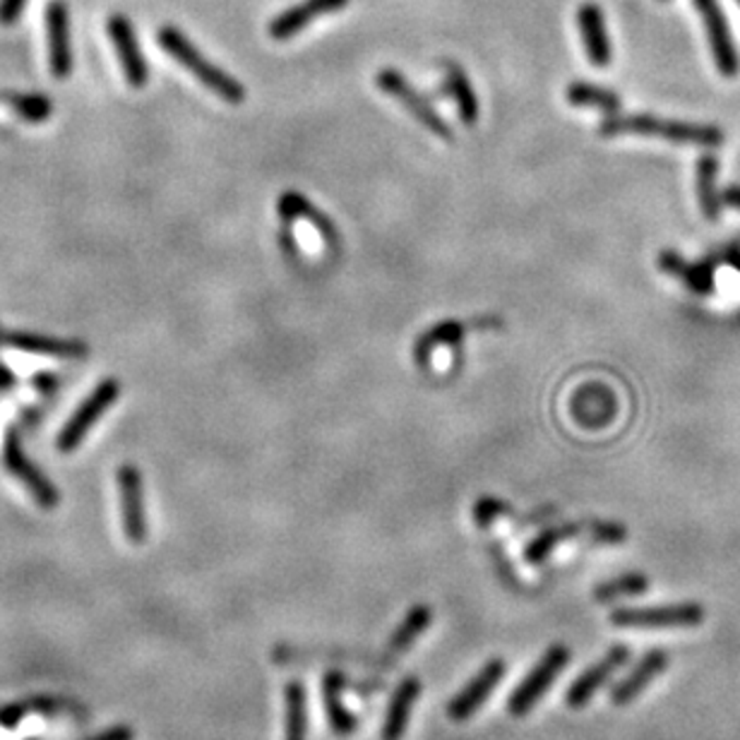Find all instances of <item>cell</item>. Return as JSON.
<instances>
[{
	"label": "cell",
	"mask_w": 740,
	"mask_h": 740,
	"mask_svg": "<svg viewBox=\"0 0 740 740\" xmlns=\"http://www.w3.org/2000/svg\"><path fill=\"white\" fill-rule=\"evenodd\" d=\"M601 138H620V135H642L673 142V145H692V147H721L724 133L714 126L697 123H680L666 121L647 114L635 116H608L599 126Z\"/></svg>",
	"instance_id": "6da1fadb"
},
{
	"label": "cell",
	"mask_w": 740,
	"mask_h": 740,
	"mask_svg": "<svg viewBox=\"0 0 740 740\" xmlns=\"http://www.w3.org/2000/svg\"><path fill=\"white\" fill-rule=\"evenodd\" d=\"M157 41L178 65L186 68L188 73L193 75L202 87H207L212 94H217L219 99L229 102V104H243L246 102V87L241 85V82H238L234 75L224 73L222 68L210 63L207 58L195 49V44L190 41L181 29L162 27L157 32Z\"/></svg>",
	"instance_id": "7a4b0ae2"
},
{
	"label": "cell",
	"mask_w": 740,
	"mask_h": 740,
	"mask_svg": "<svg viewBox=\"0 0 740 740\" xmlns=\"http://www.w3.org/2000/svg\"><path fill=\"white\" fill-rule=\"evenodd\" d=\"M568 664H570V649L565 647V644H553V647H548L541 659L536 661V666L527 673V678H524L522 683L512 690V695L508 700V712L515 716V719L527 716L536 704L541 702L546 692L551 690L556 678Z\"/></svg>",
	"instance_id": "3957f363"
},
{
	"label": "cell",
	"mask_w": 740,
	"mask_h": 740,
	"mask_svg": "<svg viewBox=\"0 0 740 740\" xmlns=\"http://www.w3.org/2000/svg\"><path fill=\"white\" fill-rule=\"evenodd\" d=\"M118 397H121V383H118L116 378L102 380V383L89 392V397L82 402L73 411V416L65 421L63 431L56 438V450L63 452V455L75 452L82 445V440H85L87 433L92 431V426L109 411V407Z\"/></svg>",
	"instance_id": "277c9868"
},
{
	"label": "cell",
	"mask_w": 740,
	"mask_h": 740,
	"mask_svg": "<svg viewBox=\"0 0 740 740\" xmlns=\"http://www.w3.org/2000/svg\"><path fill=\"white\" fill-rule=\"evenodd\" d=\"M3 467L8 469L10 476H15V479L27 488L29 496L34 498V503H37L41 510H56L58 503H61V493H58V488L51 484L49 476H46L37 464L27 457V452L25 447H22V440L15 428H8L3 435Z\"/></svg>",
	"instance_id": "5b68a950"
},
{
	"label": "cell",
	"mask_w": 740,
	"mask_h": 740,
	"mask_svg": "<svg viewBox=\"0 0 740 740\" xmlns=\"http://www.w3.org/2000/svg\"><path fill=\"white\" fill-rule=\"evenodd\" d=\"M611 623L616 628H630V630L700 628L704 623V608L700 604L618 608V611L611 613Z\"/></svg>",
	"instance_id": "8992f818"
},
{
	"label": "cell",
	"mask_w": 740,
	"mask_h": 740,
	"mask_svg": "<svg viewBox=\"0 0 740 740\" xmlns=\"http://www.w3.org/2000/svg\"><path fill=\"white\" fill-rule=\"evenodd\" d=\"M375 85L380 92H385L387 97L397 99L426 130H431V133L438 135L440 140L452 142V128L447 126L445 118L433 109V104L428 102L423 94H419L409 85V80L404 77L399 70L395 68L380 70L375 77Z\"/></svg>",
	"instance_id": "52a82bcc"
},
{
	"label": "cell",
	"mask_w": 740,
	"mask_h": 740,
	"mask_svg": "<svg viewBox=\"0 0 740 740\" xmlns=\"http://www.w3.org/2000/svg\"><path fill=\"white\" fill-rule=\"evenodd\" d=\"M116 486L121 496L123 532L133 546L147 541V508H145V481L135 464H121L116 469Z\"/></svg>",
	"instance_id": "ba28073f"
},
{
	"label": "cell",
	"mask_w": 740,
	"mask_h": 740,
	"mask_svg": "<svg viewBox=\"0 0 740 740\" xmlns=\"http://www.w3.org/2000/svg\"><path fill=\"white\" fill-rule=\"evenodd\" d=\"M508 673V664L503 659H491V661H486L481 668H479V673H476L467 685H464L455 697H452L447 702V716L452 721H469L472 716L479 712L484 704L491 700L493 695V690L500 685V680L505 678Z\"/></svg>",
	"instance_id": "9c48e42d"
},
{
	"label": "cell",
	"mask_w": 740,
	"mask_h": 740,
	"mask_svg": "<svg viewBox=\"0 0 740 740\" xmlns=\"http://www.w3.org/2000/svg\"><path fill=\"white\" fill-rule=\"evenodd\" d=\"M697 8V13L702 15L704 29H707V39H709V49L714 56L716 70L724 77H736L740 70L738 61V51L731 37V29H728V22L724 15V8L719 0H692Z\"/></svg>",
	"instance_id": "30bf717a"
},
{
	"label": "cell",
	"mask_w": 740,
	"mask_h": 740,
	"mask_svg": "<svg viewBox=\"0 0 740 740\" xmlns=\"http://www.w3.org/2000/svg\"><path fill=\"white\" fill-rule=\"evenodd\" d=\"M630 659V649L625 644H616L613 649H608L599 661L594 666H589L587 671H584L575 683L568 688V695H565V704L570 709H582L587 707V704L594 700L596 692H599L611 676H616V671H620Z\"/></svg>",
	"instance_id": "8fae6325"
},
{
	"label": "cell",
	"mask_w": 740,
	"mask_h": 740,
	"mask_svg": "<svg viewBox=\"0 0 740 740\" xmlns=\"http://www.w3.org/2000/svg\"><path fill=\"white\" fill-rule=\"evenodd\" d=\"M109 37H111L118 61H121L128 85L135 87V89L145 87L147 80H150V68H147L145 56H142V49L138 44V37H135V29L128 22V17L114 15L109 20Z\"/></svg>",
	"instance_id": "7c38bea8"
},
{
	"label": "cell",
	"mask_w": 740,
	"mask_h": 740,
	"mask_svg": "<svg viewBox=\"0 0 740 740\" xmlns=\"http://www.w3.org/2000/svg\"><path fill=\"white\" fill-rule=\"evenodd\" d=\"M46 37H49L51 73L58 80H65L73 70V46H70V17L63 0H51L46 8Z\"/></svg>",
	"instance_id": "4fadbf2b"
},
{
	"label": "cell",
	"mask_w": 740,
	"mask_h": 740,
	"mask_svg": "<svg viewBox=\"0 0 740 740\" xmlns=\"http://www.w3.org/2000/svg\"><path fill=\"white\" fill-rule=\"evenodd\" d=\"M349 5V0H303L301 5L284 10L279 17H274L270 22V37L274 41H286L301 34L310 22H315L322 15H332L339 13Z\"/></svg>",
	"instance_id": "5bb4252c"
},
{
	"label": "cell",
	"mask_w": 740,
	"mask_h": 740,
	"mask_svg": "<svg viewBox=\"0 0 740 740\" xmlns=\"http://www.w3.org/2000/svg\"><path fill=\"white\" fill-rule=\"evenodd\" d=\"M421 695V680L416 676H407L399 680V685L390 695L383 728H380V738L383 740H402L407 736V728L411 721V712Z\"/></svg>",
	"instance_id": "9a60e30c"
},
{
	"label": "cell",
	"mask_w": 740,
	"mask_h": 740,
	"mask_svg": "<svg viewBox=\"0 0 740 740\" xmlns=\"http://www.w3.org/2000/svg\"><path fill=\"white\" fill-rule=\"evenodd\" d=\"M488 325H500L498 320L491 318H481V320H474V322H464V320H443L438 322V325L428 327L419 339L414 344V361L419 366H426L431 361V356L440 346H455L459 344L474 327H488Z\"/></svg>",
	"instance_id": "2e32d148"
},
{
	"label": "cell",
	"mask_w": 740,
	"mask_h": 740,
	"mask_svg": "<svg viewBox=\"0 0 740 740\" xmlns=\"http://www.w3.org/2000/svg\"><path fill=\"white\" fill-rule=\"evenodd\" d=\"M279 217L284 224H294V222H308L315 226V231L322 236V241L327 246H337L339 243V231L337 224H334L325 212L318 210L313 202H310L306 195L298 193V190H286L282 193L277 202Z\"/></svg>",
	"instance_id": "e0dca14e"
},
{
	"label": "cell",
	"mask_w": 740,
	"mask_h": 740,
	"mask_svg": "<svg viewBox=\"0 0 740 740\" xmlns=\"http://www.w3.org/2000/svg\"><path fill=\"white\" fill-rule=\"evenodd\" d=\"M577 27L587 51L589 63L594 68L611 65V41H608L604 10L596 3H582L577 10Z\"/></svg>",
	"instance_id": "ac0fdd59"
},
{
	"label": "cell",
	"mask_w": 740,
	"mask_h": 740,
	"mask_svg": "<svg viewBox=\"0 0 740 740\" xmlns=\"http://www.w3.org/2000/svg\"><path fill=\"white\" fill-rule=\"evenodd\" d=\"M668 666V654L664 649H652L642 661L632 668L630 676H625L611 692V702L616 707H628L635 702L644 690H647L656 678H659Z\"/></svg>",
	"instance_id": "d6986e66"
},
{
	"label": "cell",
	"mask_w": 740,
	"mask_h": 740,
	"mask_svg": "<svg viewBox=\"0 0 740 740\" xmlns=\"http://www.w3.org/2000/svg\"><path fill=\"white\" fill-rule=\"evenodd\" d=\"M3 342L15 351L51 356V358H68V361H77V358L87 356V344L77 342V339H56V337H41V334L13 332V334H5Z\"/></svg>",
	"instance_id": "ffe728a7"
},
{
	"label": "cell",
	"mask_w": 740,
	"mask_h": 740,
	"mask_svg": "<svg viewBox=\"0 0 740 740\" xmlns=\"http://www.w3.org/2000/svg\"><path fill=\"white\" fill-rule=\"evenodd\" d=\"M322 704H325L327 724L339 738H349L358 731L356 714L344 702V678L337 671H330L322 680Z\"/></svg>",
	"instance_id": "44dd1931"
},
{
	"label": "cell",
	"mask_w": 740,
	"mask_h": 740,
	"mask_svg": "<svg viewBox=\"0 0 740 740\" xmlns=\"http://www.w3.org/2000/svg\"><path fill=\"white\" fill-rule=\"evenodd\" d=\"M433 623V608L426 604H416L411 606L407 616L402 618V623L392 632V637L387 642V654L390 656H399L404 652H409L416 640H419L423 632L431 628Z\"/></svg>",
	"instance_id": "7402d4cb"
},
{
	"label": "cell",
	"mask_w": 740,
	"mask_h": 740,
	"mask_svg": "<svg viewBox=\"0 0 740 740\" xmlns=\"http://www.w3.org/2000/svg\"><path fill=\"white\" fill-rule=\"evenodd\" d=\"M443 70H445V89L452 94V99L457 104L459 121L464 126H474L476 118H479V102H476V92L472 87L469 75L452 61H445Z\"/></svg>",
	"instance_id": "603a6c76"
},
{
	"label": "cell",
	"mask_w": 740,
	"mask_h": 740,
	"mask_svg": "<svg viewBox=\"0 0 740 740\" xmlns=\"http://www.w3.org/2000/svg\"><path fill=\"white\" fill-rule=\"evenodd\" d=\"M659 267L671 274V277L685 282L688 289L695 294H709L714 289V279H712V270L709 265H692L685 258H680L673 250H664L659 255Z\"/></svg>",
	"instance_id": "cb8c5ba5"
},
{
	"label": "cell",
	"mask_w": 740,
	"mask_h": 740,
	"mask_svg": "<svg viewBox=\"0 0 740 740\" xmlns=\"http://www.w3.org/2000/svg\"><path fill=\"white\" fill-rule=\"evenodd\" d=\"M308 702L301 680H291L284 690V740H306Z\"/></svg>",
	"instance_id": "d4e9b609"
},
{
	"label": "cell",
	"mask_w": 740,
	"mask_h": 740,
	"mask_svg": "<svg viewBox=\"0 0 740 740\" xmlns=\"http://www.w3.org/2000/svg\"><path fill=\"white\" fill-rule=\"evenodd\" d=\"M587 529V522H568V524H553V527L544 529L536 539L524 548V560L532 565H539L551 556L560 544L575 539L577 534Z\"/></svg>",
	"instance_id": "484cf974"
},
{
	"label": "cell",
	"mask_w": 740,
	"mask_h": 740,
	"mask_svg": "<svg viewBox=\"0 0 740 740\" xmlns=\"http://www.w3.org/2000/svg\"><path fill=\"white\" fill-rule=\"evenodd\" d=\"M716 174H719V162L712 154H704L697 162V195L704 217L709 222H719L721 217V200L716 193Z\"/></svg>",
	"instance_id": "4316f807"
},
{
	"label": "cell",
	"mask_w": 740,
	"mask_h": 740,
	"mask_svg": "<svg viewBox=\"0 0 740 740\" xmlns=\"http://www.w3.org/2000/svg\"><path fill=\"white\" fill-rule=\"evenodd\" d=\"M565 97L572 106H584V109H601L606 114H616L620 109V97L611 89L589 85V82H572L565 89Z\"/></svg>",
	"instance_id": "83f0119b"
},
{
	"label": "cell",
	"mask_w": 740,
	"mask_h": 740,
	"mask_svg": "<svg viewBox=\"0 0 740 740\" xmlns=\"http://www.w3.org/2000/svg\"><path fill=\"white\" fill-rule=\"evenodd\" d=\"M5 104L15 111L20 121L27 123H44L49 121V116L53 114V104L46 94L37 92H27V94H5Z\"/></svg>",
	"instance_id": "f1b7e54d"
},
{
	"label": "cell",
	"mask_w": 740,
	"mask_h": 740,
	"mask_svg": "<svg viewBox=\"0 0 740 740\" xmlns=\"http://www.w3.org/2000/svg\"><path fill=\"white\" fill-rule=\"evenodd\" d=\"M649 589V580L640 575V572H630V575H620L608 580L594 589V601L611 604L618 599H628V596H640Z\"/></svg>",
	"instance_id": "f546056e"
},
{
	"label": "cell",
	"mask_w": 740,
	"mask_h": 740,
	"mask_svg": "<svg viewBox=\"0 0 740 740\" xmlns=\"http://www.w3.org/2000/svg\"><path fill=\"white\" fill-rule=\"evenodd\" d=\"M512 515V508L505 503V500H500V498H493V496H484L476 500V505H474V522H476V527H491V524L500 517H508Z\"/></svg>",
	"instance_id": "4dcf8cb0"
},
{
	"label": "cell",
	"mask_w": 740,
	"mask_h": 740,
	"mask_svg": "<svg viewBox=\"0 0 740 740\" xmlns=\"http://www.w3.org/2000/svg\"><path fill=\"white\" fill-rule=\"evenodd\" d=\"M587 532L592 536L594 544H606V546H618L628 539V529L623 524L616 522H587Z\"/></svg>",
	"instance_id": "1f68e13d"
},
{
	"label": "cell",
	"mask_w": 740,
	"mask_h": 740,
	"mask_svg": "<svg viewBox=\"0 0 740 740\" xmlns=\"http://www.w3.org/2000/svg\"><path fill=\"white\" fill-rule=\"evenodd\" d=\"M29 714H32V702H13V704H8V707L0 709V726L15 728Z\"/></svg>",
	"instance_id": "d6a6232c"
},
{
	"label": "cell",
	"mask_w": 740,
	"mask_h": 740,
	"mask_svg": "<svg viewBox=\"0 0 740 740\" xmlns=\"http://www.w3.org/2000/svg\"><path fill=\"white\" fill-rule=\"evenodd\" d=\"M27 0H0V25L10 27L15 25L20 15L25 13Z\"/></svg>",
	"instance_id": "836d02e7"
},
{
	"label": "cell",
	"mask_w": 740,
	"mask_h": 740,
	"mask_svg": "<svg viewBox=\"0 0 740 740\" xmlns=\"http://www.w3.org/2000/svg\"><path fill=\"white\" fill-rule=\"evenodd\" d=\"M87 740H135V728L128 726V724H116V726L106 728V731L92 736Z\"/></svg>",
	"instance_id": "e575fe53"
},
{
	"label": "cell",
	"mask_w": 740,
	"mask_h": 740,
	"mask_svg": "<svg viewBox=\"0 0 740 740\" xmlns=\"http://www.w3.org/2000/svg\"><path fill=\"white\" fill-rule=\"evenodd\" d=\"M32 385H34V390L39 392V395L49 397L58 390V378L53 373H37L32 378Z\"/></svg>",
	"instance_id": "d590c367"
},
{
	"label": "cell",
	"mask_w": 740,
	"mask_h": 740,
	"mask_svg": "<svg viewBox=\"0 0 740 740\" xmlns=\"http://www.w3.org/2000/svg\"><path fill=\"white\" fill-rule=\"evenodd\" d=\"M17 385V375L5 363H0V390H13Z\"/></svg>",
	"instance_id": "8d00e7d4"
},
{
	"label": "cell",
	"mask_w": 740,
	"mask_h": 740,
	"mask_svg": "<svg viewBox=\"0 0 740 740\" xmlns=\"http://www.w3.org/2000/svg\"><path fill=\"white\" fill-rule=\"evenodd\" d=\"M724 262H728V265L736 267V272H740V250L738 248H728L726 253L721 255Z\"/></svg>",
	"instance_id": "74e56055"
},
{
	"label": "cell",
	"mask_w": 740,
	"mask_h": 740,
	"mask_svg": "<svg viewBox=\"0 0 740 740\" xmlns=\"http://www.w3.org/2000/svg\"><path fill=\"white\" fill-rule=\"evenodd\" d=\"M724 202H726V205L740 210V188H728L724 193Z\"/></svg>",
	"instance_id": "f35d334b"
},
{
	"label": "cell",
	"mask_w": 740,
	"mask_h": 740,
	"mask_svg": "<svg viewBox=\"0 0 740 740\" xmlns=\"http://www.w3.org/2000/svg\"><path fill=\"white\" fill-rule=\"evenodd\" d=\"M27 740H37V738H27Z\"/></svg>",
	"instance_id": "ab89813d"
},
{
	"label": "cell",
	"mask_w": 740,
	"mask_h": 740,
	"mask_svg": "<svg viewBox=\"0 0 740 740\" xmlns=\"http://www.w3.org/2000/svg\"><path fill=\"white\" fill-rule=\"evenodd\" d=\"M738 3H740V0H738Z\"/></svg>",
	"instance_id": "60d3db41"
}]
</instances>
